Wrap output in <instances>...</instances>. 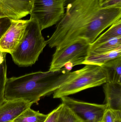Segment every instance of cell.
<instances>
[{"label": "cell", "instance_id": "obj_1", "mask_svg": "<svg viewBox=\"0 0 121 122\" xmlns=\"http://www.w3.org/2000/svg\"><path fill=\"white\" fill-rule=\"evenodd\" d=\"M66 9L53 34L46 41L59 50L82 39L91 44L105 29L121 19V8H104L98 0H65Z\"/></svg>", "mask_w": 121, "mask_h": 122}, {"label": "cell", "instance_id": "obj_2", "mask_svg": "<svg viewBox=\"0 0 121 122\" xmlns=\"http://www.w3.org/2000/svg\"><path fill=\"white\" fill-rule=\"evenodd\" d=\"M77 72H70L63 67L55 71L36 72L7 78L5 99L37 103L41 97L54 92L63 84L75 77Z\"/></svg>", "mask_w": 121, "mask_h": 122}, {"label": "cell", "instance_id": "obj_3", "mask_svg": "<svg viewBox=\"0 0 121 122\" xmlns=\"http://www.w3.org/2000/svg\"><path fill=\"white\" fill-rule=\"evenodd\" d=\"M47 44L38 23L30 18L21 42L10 54L13 61L20 66H32Z\"/></svg>", "mask_w": 121, "mask_h": 122}, {"label": "cell", "instance_id": "obj_4", "mask_svg": "<svg viewBox=\"0 0 121 122\" xmlns=\"http://www.w3.org/2000/svg\"><path fill=\"white\" fill-rule=\"evenodd\" d=\"M77 71L75 77L63 84L53 92V98L67 97L107 82L106 72L99 65H86Z\"/></svg>", "mask_w": 121, "mask_h": 122}, {"label": "cell", "instance_id": "obj_5", "mask_svg": "<svg viewBox=\"0 0 121 122\" xmlns=\"http://www.w3.org/2000/svg\"><path fill=\"white\" fill-rule=\"evenodd\" d=\"M90 45L86 40L80 39L56 50L49 71H55L64 67L70 71L75 65L83 64L89 52Z\"/></svg>", "mask_w": 121, "mask_h": 122}, {"label": "cell", "instance_id": "obj_6", "mask_svg": "<svg viewBox=\"0 0 121 122\" xmlns=\"http://www.w3.org/2000/svg\"><path fill=\"white\" fill-rule=\"evenodd\" d=\"M65 0H34L30 18L36 20L41 30L57 24L64 14Z\"/></svg>", "mask_w": 121, "mask_h": 122}, {"label": "cell", "instance_id": "obj_7", "mask_svg": "<svg viewBox=\"0 0 121 122\" xmlns=\"http://www.w3.org/2000/svg\"><path fill=\"white\" fill-rule=\"evenodd\" d=\"M81 122H101L107 107L106 104H98L79 101L69 97L60 98Z\"/></svg>", "mask_w": 121, "mask_h": 122}, {"label": "cell", "instance_id": "obj_8", "mask_svg": "<svg viewBox=\"0 0 121 122\" xmlns=\"http://www.w3.org/2000/svg\"><path fill=\"white\" fill-rule=\"evenodd\" d=\"M11 21L10 27L0 39V50L10 54L15 51L21 42L28 20Z\"/></svg>", "mask_w": 121, "mask_h": 122}, {"label": "cell", "instance_id": "obj_9", "mask_svg": "<svg viewBox=\"0 0 121 122\" xmlns=\"http://www.w3.org/2000/svg\"><path fill=\"white\" fill-rule=\"evenodd\" d=\"M33 3L28 0H0V18L20 20L30 14Z\"/></svg>", "mask_w": 121, "mask_h": 122}, {"label": "cell", "instance_id": "obj_10", "mask_svg": "<svg viewBox=\"0 0 121 122\" xmlns=\"http://www.w3.org/2000/svg\"><path fill=\"white\" fill-rule=\"evenodd\" d=\"M33 104L22 100H6L0 106V122H11Z\"/></svg>", "mask_w": 121, "mask_h": 122}, {"label": "cell", "instance_id": "obj_11", "mask_svg": "<svg viewBox=\"0 0 121 122\" xmlns=\"http://www.w3.org/2000/svg\"><path fill=\"white\" fill-rule=\"evenodd\" d=\"M103 88L107 109L121 111V84L106 82Z\"/></svg>", "mask_w": 121, "mask_h": 122}, {"label": "cell", "instance_id": "obj_12", "mask_svg": "<svg viewBox=\"0 0 121 122\" xmlns=\"http://www.w3.org/2000/svg\"><path fill=\"white\" fill-rule=\"evenodd\" d=\"M106 75L107 82L121 84V56L100 65Z\"/></svg>", "mask_w": 121, "mask_h": 122}, {"label": "cell", "instance_id": "obj_13", "mask_svg": "<svg viewBox=\"0 0 121 122\" xmlns=\"http://www.w3.org/2000/svg\"><path fill=\"white\" fill-rule=\"evenodd\" d=\"M121 56V48L108 52L97 53L90 51L83 64L100 66L108 61Z\"/></svg>", "mask_w": 121, "mask_h": 122}, {"label": "cell", "instance_id": "obj_14", "mask_svg": "<svg viewBox=\"0 0 121 122\" xmlns=\"http://www.w3.org/2000/svg\"><path fill=\"white\" fill-rule=\"evenodd\" d=\"M121 48V36L116 37L96 44H91L90 51L95 53L108 52Z\"/></svg>", "mask_w": 121, "mask_h": 122}, {"label": "cell", "instance_id": "obj_15", "mask_svg": "<svg viewBox=\"0 0 121 122\" xmlns=\"http://www.w3.org/2000/svg\"><path fill=\"white\" fill-rule=\"evenodd\" d=\"M48 115L40 113L29 108L11 122H44Z\"/></svg>", "mask_w": 121, "mask_h": 122}, {"label": "cell", "instance_id": "obj_16", "mask_svg": "<svg viewBox=\"0 0 121 122\" xmlns=\"http://www.w3.org/2000/svg\"><path fill=\"white\" fill-rule=\"evenodd\" d=\"M121 36V19L113 23L109 28L99 36L92 44H96L107 40Z\"/></svg>", "mask_w": 121, "mask_h": 122}, {"label": "cell", "instance_id": "obj_17", "mask_svg": "<svg viewBox=\"0 0 121 122\" xmlns=\"http://www.w3.org/2000/svg\"><path fill=\"white\" fill-rule=\"evenodd\" d=\"M62 104L56 122H81L73 112L67 107Z\"/></svg>", "mask_w": 121, "mask_h": 122}, {"label": "cell", "instance_id": "obj_18", "mask_svg": "<svg viewBox=\"0 0 121 122\" xmlns=\"http://www.w3.org/2000/svg\"><path fill=\"white\" fill-rule=\"evenodd\" d=\"M7 78V65L5 60L0 65V106L6 100L4 94Z\"/></svg>", "mask_w": 121, "mask_h": 122}, {"label": "cell", "instance_id": "obj_19", "mask_svg": "<svg viewBox=\"0 0 121 122\" xmlns=\"http://www.w3.org/2000/svg\"><path fill=\"white\" fill-rule=\"evenodd\" d=\"M121 119V111L107 109L104 114L102 122H114Z\"/></svg>", "mask_w": 121, "mask_h": 122}, {"label": "cell", "instance_id": "obj_20", "mask_svg": "<svg viewBox=\"0 0 121 122\" xmlns=\"http://www.w3.org/2000/svg\"><path fill=\"white\" fill-rule=\"evenodd\" d=\"M99 5L104 8H121V0H98Z\"/></svg>", "mask_w": 121, "mask_h": 122}, {"label": "cell", "instance_id": "obj_21", "mask_svg": "<svg viewBox=\"0 0 121 122\" xmlns=\"http://www.w3.org/2000/svg\"><path fill=\"white\" fill-rule=\"evenodd\" d=\"M11 19L6 17L0 18V39L11 24Z\"/></svg>", "mask_w": 121, "mask_h": 122}, {"label": "cell", "instance_id": "obj_22", "mask_svg": "<svg viewBox=\"0 0 121 122\" xmlns=\"http://www.w3.org/2000/svg\"><path fill=\"white\" fill-rule=\"evenodd\" d=\"M62 106V104H60L57 108L48 114L47 117L44 122H56Z\"/></svg>", "mask_w": 121, "mask_h": 122}, {"label": "cell", "instance_id": "obj_23", "mask_svg": "<svg viewBox=\"0 0 121 122\" xmlns=\"http://www.w3.org/2000/svg\"><path fill=\"white\" fill-rule=\"evenodd\" d=\"M6 54L0 50V65L5 61Z\"/></svg>", "mask_w": 121, "mask_h": 122}, {"label": "cell", "instance_id": "obj_24", "mask_svg": "<svg viewBox=\"0 0 121 122\" xmlns=\"http://www.w3.org/2000/svg\"><path fill=\"white\" fill-rule=\"evenodd\" d=\"M121 122V119L118 120H117L116 122Z\"/></svg>", "mask_w": 121, "mask_h": 122}, {"label": "cell", "instance_id": "obj_25", "mask_svg": "<svg viewBox=\"0 0 121 122\" xmlns=\"http://www.w3.org/2000/svg\"><path fill=\"white\" fill-rule=\"evenodd\" d=\"M28 0L32 1H33L34 0Z\"/></svg>", "mask_w": 121, "mask_h": 122}, {"label": "cell", "instance_id": "obj_26", "mask_svg": "<svg viewBox=\"0 0 121 122\" xmlns=\"http://www.w3.org/2000/svg\"></svg>", "mask_w": 121, "mask_h": 122}]
</instances>
